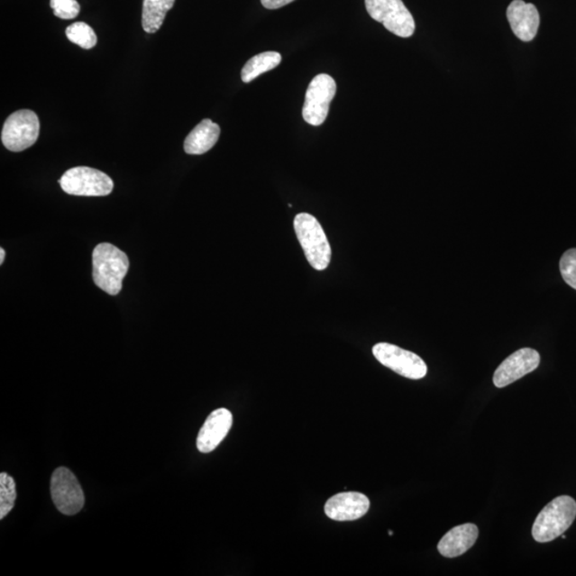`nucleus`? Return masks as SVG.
Segmentation results:
<instances>
[{
    "label": "nucleus",
    "instance_id": "f257e3e1",
    "mask_svg": "<svg viewBox=\"0 0 576 576\" xmlns=\"http://www.w3.org/2000/svg\"><path fill=\"white\" fill-rule=\"evenodd\" d=\"M92 266L93 281L96 287L109 295H118L130 269L127 255L113 244L100 243L93 251Z\"/></svg>",
    "mask_w": 576,
    "mask_h": 576
},
{
    "label": "nucleus",
    "instance_id": "f03ea898",
    "mask_svg": "<svg viewBox=\"0 0 576 576\" xmlns=\"http://www.w3.org/2000/svg\"><path fill=\"white\" fill-rule=\"evenodd\" d=\"M576 517V502L571 497L562 496L541 510L533 526V538L540 544L562 536Z\"/></svg>",
    "mask_w": 576,
    "mask_h": 576
},
{
    "label": "nucleus",
    "instance_id": "7ed1b4c3",
    "mask_svg": "<svg viewBox=\"0 0 576 576\" xmlns=\"http://www.w3.org/2000/svg\"><path fill=\"white\" fill-rule=\"evenodd\" d=\"M294 228L308 263L318 271L327 270L331 247L318 220L310 214L301 213L295 217Z\"/></svg>",
    "mask_w": 576,
    "mask_h": 576
},
{
    "label": "nucleus",
    "instance_id": "20e7f679",
    "mask_svg": "<svg viewBox=\"0 0 576 576\" xmlns=\"http://www.w3.org/2000/svg\"><path fill=\"white\" fill-rule=\"evenodd\" d=\"M58 182L66 194L72 196L105 197L114 189V180L106 173L90 167L69 169Z\"/></svg>",
    "mask_w": 576,
    "mask_h": 576
},
{
    "label": "nucleus",
    "instance_id": "39448f33",
    "mask_svg": "<svg viewBox=\"0 0 576 576\" xmlns=\"http://www.w3.org/2000/svg\"><path fill=\"white\" fill-rule=\"evenodd\" d=\"M365 7L372 20L381 23L395 36L410 38L415 33V19L403 0H365Z\"/></svg>",
    "mask_w": 576,
    "mask_h": 576
},
{
    "label": "nucleus",
    "instance_id": "423d86ee",
    "mask_svg": "<svg viewBox=\"0 0 576 576\" xmlns=\"http://www.w3.org/2000/svg\"><path fill=\"white\" fill-rule=\"evenodd\" d=\"M40 135V121L32 110H19L5 120L2 142L11 152H22L32 147Z\"/></svg>",
    "mask_w": 576,
    "mask_h": 576
},
{
    "label": "nucleus",
    "instance_id": "0eeeda50",
    "mask_svg": "<svg viewBox=\"0 0 576 576\" xmlns=\"http://www.w3.org/2000/svg\"><path fill=\"white\" fill-rule=\"evenodd\" d=\"M50 494L58 510L66 516H75L83 509L85 496L83 489L71 471L58 468L50 479Z\"/></svg>",
    "mask_w": 576,
    "mask_h": 576
},
{
    "label": "nucleus",
    "instance_id": "6e6552de",
    "mask_svg": "<svg viewBox=\"0 0 576 576\" xmlns=\"http://www.w3.org/2000/svg\"><path fill=\"white\" fill-rule=\"evenodd\" d=\"M336 93V84L327 74H319L308 86L302 116L308 124L319 126L327 119L330 104Z\"/></svg>",
    "mask_w": 576,
    "mask_h": 576
},
{
    "label": "nucleus",
    "instance_id": "1a4fd4ad",
    "mask_svg": "<svg viewBox=\"0 0 576 576\" xmlns=\"http://www.w3.org/2000/svg\"><path fill=\"white\" fill-rule=\"evenodd\" d=\"M372 353L383 366L409 379L418 380L427 375L424 360L398 346L379 343L372 348Z\"/></svg>",
    "mask_w": 576,
    "mask_h": 576
},
{
    "label": "nucleus",
    "instance_id": "9d476101",
    "mask_svg": "<svg viewBox=\"0 0 576 576\" xmlns=\"http://www.w3.org/2000/svg\"><path fill=\"white\" fill-rule=\"evenodd\" d=\"M540 354L532 348H522L512 353L498 366L493 375V383L497 388H505L509 384L538 369Z\"/></svg>",
    "mask_w": 576,
    "mask_h": 576
},
{
    "label": "nucleus",
    "instance_id": "9b49d317",
    "mask_svg": "<svg viewBox=\"0 0 576 576\" xmlns=\"http://www.w3.org/2000/svg\"><path fill=\"white\" fill-rule=\"evenodd\" d=\"M370 506L369 498L362 493H339L325 503V514L334 521H354L368 514Z\"/></svg>",
    "mask_w": 576,
    "mask_h": 576
},
{
    "label": "nucleus",
    "instance_id": "f8f14e48",
    "mask_svg": "<svg viewBox=\"0 0 576 576\" xmlns=\"http://www.w3.org/2000/svg\"><path fill=\"white\" fill-rule=\"evenodd\" d=\"M233 416L228 409L220 408L208 416L197 434V447L203 453H211L218 447L229 434Z\"/></svg>",
    "mask_w": 576,
    "mask_h": 576
},
{
    "label": "nucleus",
    "instance_id": "ddd939ff",
    "mask_svg": "<svg viewBox=\"0 0 576 576\" xmlns=\"http://www.w3.org/2000/svg\"><path fill=\"white\" fill-rule=\"evenodd\" d=\"M507 20L511 31L523 42H531L537 36L540 15L533 4L514 0L507 8Z\"/></svg>",
    "mask_w": 576,
    "mask_h": 576
},
{
    "label": "nucleus",
    "instance_id": "4468645a",
    "mask_svg": "<svg viewBox=\"0 0 576 576\" xmlns=\"http://www.w3.org/2000/svg\"><path fill=\"white\" fill-rule=\"evenodd\" d=\"M479 534V527L473 523L453 527L440 540L438 551L441 555L447 558L462 556L472 548Z\"/></svg>",
    "mask_w": 576,
    "mask_h": 576
},
{
    "label": "nucleus",
    "instance_id": "2eb2a0df",
    "mask_svg": "<svg viewBox=\"0 0 576 576\" xmlns=\"http://www.w3.org/2000/svg\"><path fill=\"white\" fill-rule=\"evenodd\" d=\"M220 127L212 120L200 122L185 139L184 150L189 155H202L208 152L217 143Z\"/></svg>",
    "mask_w": 576,
    "mask_h": 576
},
{
    "label": "nucleus",
    "instance_id": "dca6fc26",
    "mask_svg": "<svg viewBox=\"0 0 576 576\" xmlns=\"http://www.w3.org/2000/svg\"><path fill=\"white\" fill-rule=\"evenodd\" d=\"M176 0H143L142 27L145 32L155 33L164 24L167 14Z\"/></svg>",
    "mask_w": 576,
    "mask_h": 576
},
{
    "label": "nucleus",
    "instance_id": "f3484780",
    "mask_svg": "<svg viewBox=\"0 0 576 576\" xmlns=\"http://www.w3.org/2000/svg\"><path fill=\"white\" fill-rule=\"evenodd\" d=\"M282 57L276 51H266L250 59L242 69L243 83H251L260 75L271 71L281 63Z\"/></svg>",
    "mask_w": 576,
    "mask_h": 576
},
{
    "label": "nucleus",
    "instance_id": "a211bd4d",
    "mask_svg": "<svg viewBox=\"0 0 576 576\" xmlns=\"http://www.w3.org/2000/svg\"><path fill=\"white\" fill-rule=\"evenodd\" d=\"M67 37L72 43L81 49L91 50L97 43V37L93 29L84 22L74 23L66 31Z\"/></svg>",
    "mask_w": 576,
    "mask_h": 576
},
{
    "label": "nucleus",
    "instance_id": "6ab92c4d",
    "mask_svg": "<svg viewBox=\"0 0 576 576\" xmlns=\"http://www.w3.org/2000/svg\"><path fill=\"white\" fill-rule=\"evenodd\" d=\"M16 487L14 477L8 473L0 474V519H5L14 507Z\"/></svg>",
    "mask_w": 576,
    "mask_h": 576
},
{
    "label": "nucleus",
    "instance_id": "aec40b11",
    "mask_svg": "<svg viewBox=\"0 0 576 576\" xmlns=\"http://www.w3.org/2000/svg\"><path fill=\"white\" fill-rule=\"evenodd\" d=\"M560 270L563 281L576 290V248L570 249L562 254Z\"/></svg>",
    "mask_w": 576,
    "mask_h": 576
},
{
    "label": "nucleus",
    "instance_id": "412c9836",
    "mask_svg": "<svg viewBox=\"0 0 576 576\" xmlns=\"http://www.w3.org/2000/svg\"><path fill=\"white\" fill-rule=\"evenodd\" d=\"M50 8L54 14L61 20H73L80 13L78 0H50Z\"/></svg>",
    "mask_w": 576,
    "mask_h": 576
},
{
    "label": "nucleus",
    "instance_id": "4be33fe9",
    "mask_svg": "<svg viewBox=\"0 0 576 576\" xmlns=\"http://www.w3.org/2000/svg\"><path fill=\"white\" fill-rule=\"evenodd\" d=\"M261 2L266 9L275 10L282 8L284 5L295 2V0H261Z\"/></svg>",
    "mask_w": 576,
    "mask_h": 576
},
{
    "label": "nucleus",
    "instance_id": "5701e85b",
    "mask_svg": "<svg viewBox=\"0 0 576 576\" xmlns=\"http://www.w3.org/2000/svg\"><path fill=\"white\" fill-rule=\"evenodd\" d=\"M5 258V251L2 248V249H0V265L4 264Z\"/></svg>",
    "mask_w": 576,
    "mask_h": 576
},
{
    "label": "nucleus",
    "instance_id": "b1692460",
    "mask_svg": "<svg viewBox=\"0 0 576 576\" xmlns=\"http://www.w3.org/2000/svg\"><path fill=\"white\" fill-rule=\"evenodd\" d=\"M389 535H391V536H392L393 532L392 531H389Z\"/></svg>",
    "mask_w": 576,
    "mask_h": 576
}]
</instances>
